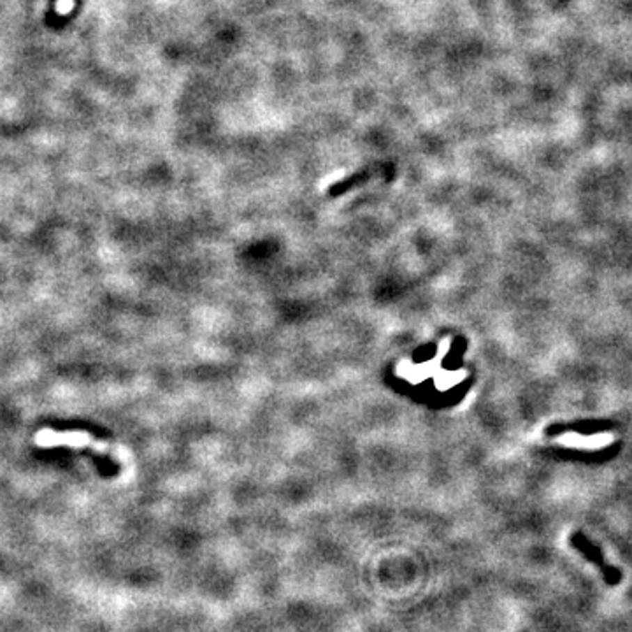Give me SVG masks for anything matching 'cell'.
<instances>
[{"mask_svg":"<svg viewBox=\"0 0 632 632\" xmlns=\"http://www.w3.org/2000/svg\"><path fill=\"white\" fill-rule=\"evenodd\" d=\"M571 544H573V546L576 548L578 551H580L581 555H583L585 559L588 560V562H592L594 566L599 567V571L603 573L604 581H606L608 585L615 587V585L620 583V581H622V571L617 569V567L608 566V564L604 562L603 555H601V548L597 546V544L590 543V541H588L587 537L583 536V532H573V534H571Z\"/></svg>","mask_w":632,"mask_h":632,"instance_id":"obj_1","label":"cell"},{"mask_svg":"<svg viewBox=\"0 0 632 632\" xmlns=\"http://www.w3.org/2000/svg\"><path fill=\"white\" fill-rule=\"evenodd\" d=\"M37 445L53 446V445H70V446H93L97 452H109L111 446L106 441L93 439L86 432H56V430H41L37 432Z\"/></svg>","mask_w":632,"mask_h":632,"instance_id":"obj_2","label":"cell"},{"mask_svg":"<svg viewBox=\"0 0 632 632\" xmlns=\"http://www.w3.org/2000/svg\"><path fill=\"white\" fill-rule=\"evenodd\" d=\"M613 441L610 434H594V436H581V434H569L562 439L564 445L574 446V448L585 450H597L604 448Z\"/></svg>","mask_w":632,"mask_h":632,"instance_id":"obj_3","label":"cell"}]
</instances>
